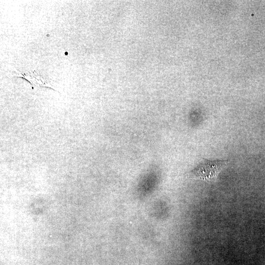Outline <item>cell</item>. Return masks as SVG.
Wrapping results in <instances>:
<instances>
[{"mask_svg": "<svg viewBox=\"0 0 265 265\" xmlns=\"http://www.w3.org/2000/svg\"><path fill=\"white\" fill-rule=\"evenodd\" d=\"M228 160H211L204 159L187 175L188 178L205 181H214L220 172L228 163Z\"/></svg>", "mask_w": 265, "mask_h": 265, "instance_id": "obj_1", "label": "cell"}]
</instances>
